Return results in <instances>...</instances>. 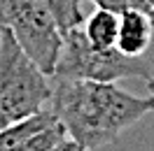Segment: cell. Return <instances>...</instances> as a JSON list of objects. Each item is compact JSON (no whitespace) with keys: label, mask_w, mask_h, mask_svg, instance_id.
<instances>
[{"label":"cell","mask_w":154,"mask_h":151,"mask_svg":"<svg viewBox=\"0 0 154 151\" xmlns=\"http://www.w3.org/2000/svg\"><path fill=\"white\" fill-rule=\"evenodd\" d=\"M49 109L66 132L89 151L119 140V135L154 112L152 98H138L105 81L51 77Z\"/></svg>","instance_id":"obj_1"},{"label":"cell","mask_w":154,"mask_h":151,"mask_svg":"<svg viewBox=\"0 0 154 151\" xmlns=\"http://www.w3.org/2000/svg\"><path fill=\"white\" fill-rule=\"evenodd\" d=\"M49 100L51 77L30 61L10 30L0 28V130L47 109Z\"/></svg>","instance_id":"obj_2"},{"label":"cell","mask_w":154,"mask_h":151,"mask_svg":"<svg viewBox=\"0 0 154 151\" xmlns=\"http://www.w3.org/2000/svg\"><path fill=\"white\" fill-rule=\"evenodd\" d=\"M51 77L115 84L117 79H126V77L149 79V70L140 58L124 56L117 47L112 49L91 47L82 33V26H79V28L63 33V47H61Z\"/></svg>","instance_id":"obj_3"},{"label":"cell","mask_w":154,"mask_h":151,"mask_svg":"<svg viewBox=\"0 0 154 151\" xmlns=\"http://www.w3.org/2000/svg\"><path fill=\"white\" fill-rule=\"evenodd\" d=\"M0 28L10 30L30 61L51 77L63 35L54 16L38 0H0Z\"/></svg>","instance_id":"obj_4"},{"label":"cell","mask_w":154,"mask_h":151,"mask_svg":"<svg viewBox=\"0 0 154 151\" xmlns=\"http://www.w3.org/2000/svg\"><path fill=\"white\" fill-rule=\"evenodd\" d=\"M152 16L143 10H124L119 14V30H117L115 47L131 58H140L152 44Z\"/></svg>","instance_id":"obj_5"},{"label":"cell","mask_w":154,"mask_h":151,"mask_svg":"<svg viewBox=\"0 0 154 151\" xmlns=\"http://www.w3.org/2000/svg\"><path fill=\"white\" fill-rule=\"evenodd\" d=\"M117 30H119V14L110 10H98L91 12L84 23L82 33L89 40V44L96 49H112L117 44Z\"/></svg>","instance_id":"obj_6"},{"label":"cell","mask_w":154,"mask_h":151,"mask_svg":"<svg viewBox=\"0 0 154 151\" xmlns=\"http://www.w3.org/2000/svg\"><path fill=\"white\" fill-rule=\"evenodd\" d=\"M51 121H56V116H54V112L47 107V109L38 112L35 116H28V119H23V121L14 123V126L2 128V130H0V151H12L17 144H21L26 137H30L33 132H38L40 128L49 126Z\"/></svg>","instance_id":"obj_7"},{"label":"cell","mask_w":154,"mask_h":151,"mask_svg":"<svg viewBox=\"0 0 154 151\" xmlns=\"http://www.w3.org/2000/svg\"><path fill=\"white\" fill-rule=\"evenodd\" d=\"M38 2L54 16L61 35L84 23V12H82L84 0H38Z\"/></svg>","instance_id":"obj_8"},{"label":"cell","mask_w":154,"mask_h":151,"mask_svg":"<svg viewBox=\"0 0 154 151\" xmlns=\"http://www.w3.org/2000/svg\"><path fill=\"white\" fill-rule=\"evenodd\" d=\"M63 135H66V128H63V123L56 119V121H51L49 126L40 128L38 132H33L30 137H26V140L21 142V144H17L12 151H49Z\"/></svg>","instance_id":"obj_9"},{"label":"cell","mask_w":154,"mask_h":151,"mask_svg":"<svg viewBox=\"0 0 154 151\" xmlns=\"http://www.w3.org/2000/svg\"><path fill=\"white\" fill-rule=\"evenodd\" d=\"M89 2H94L98 10H110V12H117V14H122L124 10H143L149 14V7L143 0H89Z\"/></svg>","instance_id":"obj_10"},{"label":"cell","mask_w":154,"mask_h":151,"mask_svg":"<svg viewBox=\"0 0 154 151\" xmlns=\"http://www.w3.org/2000/svg\"><path fill=\"white\" fill-rule=\"evenodd\" d=\"M49 151H89V149L84 147V144H79L77 140H72V137L66 132V135H63V137H61Z\"/></svg>","instance_id":"obj_11"},{"label":"cell","mask_w":154,"mask_h":151,"mask_svg":"<svg viewBox=\"0 0 154 151\" xmlns=\"http://www.w3.org/2000/svg\"><path fill=\"white\" fill-rule=\"evenodd\" d=\"M147 91H149V98H152V105H154V77L147 79Z\"/></svg>","instance_id":"obj_12"},{"label":"cell","mask_w":154,"mask_h":151,"mask_svg":"<svg viewBox=\"0 0 154 151\" xmlns=\"http://www.w3.org/2000/svg\"><path fill=\"white\" fill-rule=\"evenodd\" d=\"M143 2L149 7V14H152V12H154V0H143Z\"/></svg>","instance_id":"obj_13"},{"label":"cell","mask_w":154,"mask_h":151,"mask_svg":"<svg viewBox=\"0 0 154 151\" xmlns=\"http://www.w3.org/2000/svg\"><path fill=\"white\" fill-rule=\"evenodd\" d=\"M149 16H152V23H154V12H152V14H149Z\"/></svg>","instance_id":"obj_14"}]
</instances>
